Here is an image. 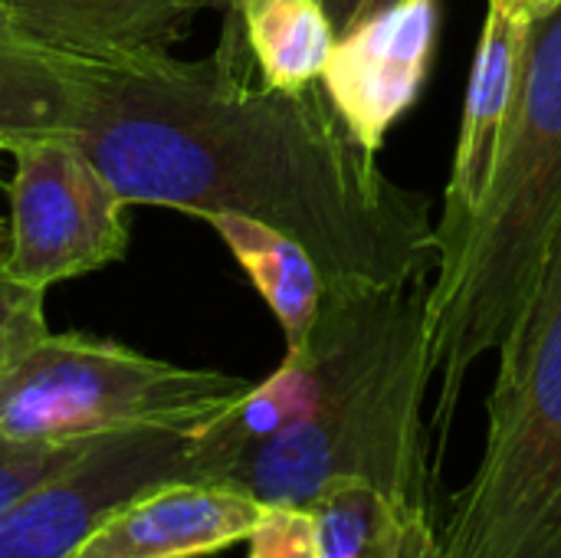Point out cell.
<instances>
[{
	"instance_id": "4fadbf2b",
	"label": "cell",
	"mask_w": 561,
	"mask_h": 558,
	"mask_svg": "<svg viewBox=\"0 0 561 558\" xmlns=\"http://www.w3.org/2000/svg\"><path fill=\"white\" fill-rule=\"evenodd\" d=\"M240 23L263 82L286 92L316 86L339 39L322 0H250Z\"/></svg>"
},
{
	"instance_id": "7c38bea8",
	"label": "cell",
	"mask_w": 561,
	"mask_h": 558,
	"mask_svg": "<svg viewBox=\"0 0 561 558\" xmlns=\"http://www.w3.org/2000/svg\"><path fill=\"white\" fill-rule=\"evenodd\" d=\"M230 253L240 260L266 306L283 326L286 352H299L319 319L325 280L312 257L286 234L243 217V214H210L204 217Z\"/></svg>"
},
{
	"instance_id": "e0dca14e",
	"label": "cell",
	"mask_w": 561,
	"mask_h": 558,
	"mask_svg": "<svg viewBox=\"0 0 561 558\" xmlns=\"http://www.w3.org/2000/svg\"><path fill=\"white\" fill-rule=\"evenodd\" d=\"M247 543V558H322L309 506H266Z\"/></svg>"
},
{
	"instance_id": "277c9868",
	"label": "cell",
	"mask_w": 561,
	"mask_h": 558,
	"mask_svg": "<svg viewBox=\"0 0 561 558\" xmlns=\"http://www.w3.org/2000/svg\"><path fill=\"white\" fill-rule=\"evenodd\" d=\"M483 460L440 558H561V224L500 342Z\"/></svg>"
},
{
	"instance_id": "2e32d148",
	"label": "cell",
	"mask_w": 561,
	"mask_h": 558,
	"mask_svg": "<svg viewBox=\"0 0 561 558\" xmlns=\"http://www.w3.org/2000/svg\"><path fill=\"white\" fill-rule=\"evenodd\" d=\"M92 441V437H89ZM89 441L72 444H46V441H16L0 434V510L43 483L46 477L69 467Z\"/></svg>"
},
{
	"instance_id": "ffe728a7",
	"label": "cell",
	"mask_w": 561,
	"mask_h": 558,
	"mask_svg": "<svg viewBox=\"0 0 561 558\" xmlns=\"http://www.w3.org/2000/svg\"><path fill=\"white\" fill-rule=\"evenodd\" d=\"M394 558H440V539L431 529V516H411Z\"/></svg>"
},
{
	"instance_id": "52a82bcc",
	"label": "cell",
	"mask_w": 561,
	"mask_h": 558,
	"mask_svg": "<svg viewBox=\"0 0 561 558\" xmlns=\"http://www.w3.org/2000/svg\"><path fill=\"white\" fill-rule=\"evenodd\" d=\"M13 155L7 276L46 293L125 257L128 204L76 138L43 135Z\"/></svg>"
},
{
	"instance_id": "603a6c76",
	"label": "cell",
	"mask_w": 561,
	"mask_h": 558,
	"mask_svg": "<svg viewBox=\"0 0 561 558\" xmlns=\"http://www.w3.org/2000/svg\"><path fill=\"white\" fill-rule=\"evenodd\" d=\"M556 0H526V7H529V13L536 16V13H542V10H549Z\"/></svg>"
},
{
	"instance_id": "5b68a950",
	"label": "cell",
	"mask_w": 561,
	"mask_h": 558,
	"mask_svg": "<svg viewBox=\"0 0 561 558\" xmlns=\"http://www.w3.org/2000/svg\"><path fill=\"white\" fill-rule=\"evenodd\" d=\"M253 385L82 332H39L0 375V434L72 444L131 428H204Z\"/></svg>"
},
{
	"instance_id": "ac0fdd59",
	"label": "cell",
	"mask_w": 561,
	"mask_h": 558,
	"mask_svg": "<svg viewBox=\"0 0 561 558\" xmlns=\"http://www.w3.org/2000/svg\"><path fill=\"white\" fill-rule=\"evenodd\" d=\"M46 332L43 322V289L16 283L0 266V375L13 362V355Z\"/></svg>"
},
{
	"instance_id": "8fae6325",
	"label": "cell",
	"mask_w": 561,
	"mask_h": 558,
	"mask_svg": "<svg viewBox=\"0 0 561 558\" xmlns=\"http://www.w3.org/2000/svg\"><path fill=\"white\" fill-rule=\"evenodd\" d=\"M263 503L224 483H164L108 513L72 558H207L247 543Z\"/></svg>"
},
{
	"instance_id": "cb8c5ba5",
	"label": "cell",
	"mask_w": 561,
	"mask_h": 558,
	"mask_svg": "<svg viewBox=\"0 0 561 558\" xmlns=\"http://www.w3.org/2000/svg\"><path fill=\"white\" fill-rule=\"evenodd\" d=\"M0 151H3V148H0Z\"/></svg>"
},
{
	"instance_id": "7402d4cb",
	"label": "cell",
	"mask_w": 561,
	"mask_h": 558,
	"mask_svg": "<svg viewBox=\"0 0 561 558\" xmlns=\"http://www.w3.org/2000/svg\"><path fill=\"white\" fill-rule=\"evenodd\" d=\"M7 253H10V224L0 220V266H3V260H7Z\"/></svg>"
},
{
	"instance_id": "3957f363",
	"label": "cell",
	"mask_w": 561,
	"mask_h": 558,
	"mask_svg": "<svg viewBox=\"0 0 561 558\" xmlns=\"http://www.w3.org/2000/svg\"><path fill=\"white\" fill-rule=\"evenodd\" d=\"M561 224V0L529 23L516 109L493 187L427 289V368L437 378V460L470 365L513 329Z\"/></svg>"
},
{
	"instance_id": "6da1fadb",
	"label": "cell",
	"mask_w": 561,
	"mask_h": 558,
	"mask_svg": "<svg viewBox=\"0 0 561 558\" xmlns=\"http://www.w3.org/2000/svg\"><path fill=\"white\" fill-rule=\"evenodd\" d=\"M247 33L230 13L201 62H72L79 115L69 138L125 204L194 217L243 214L293 237L325 289H391L427 273V201L398 187L335 115L322 82L253 86Z\"/></svg>"
},
{
	"instance_id": "9a60e30c",
	"label": "cell",
	"mask_w": 561,
	"mask_h": 558,
	"mask_svg": "<svg viewBox=\"0 0 561 558\" xmlns=\"http://www.w3.org/2000/svg\"><path fill=\"white\" fill-rule=\"evenodd\" d=\"M322 558H394L411 520L365 480H339L309 503Z\"/></svg>"
},
{
	"instance_id": "7a4b0ae2",
	"label": "cell",
	"mask_w": 561,
	"mask_h": 558,
	"mask_svg": "<svg viewBox=\"0 0 561 558\" xmlns=\"http://www.w3.org/2000/svg\"><path fill=\"white\" fill-rule=\"evenodd\" d=\"M427 286L325 289L299 352L260 385L266 434L247 441L217 483L263 506H309L339 480L378 487L427 516Z\"/></svg>"
},
{
	"instance_id": "9c48e42d",
	"label": "cell",
	"mask_w": 561,
	"mask_h": 558,
	"mask_svg": "<svg viewBox=\"0 0 561 558\" xmlns=\"http://www.w3.org/2000/svg\"><path fill=\"white\" fill-rule=\"evenodd\" d=\"M529 23L533 13L526 0H490L470 86H467L463 125L454 155V174L447 184L444 217L434 227L437 263L457 253V247L463 243L470 224L477 220L493 187L506 128L519 95Z\"/></svg>"
},
{
	"instance_id": "d6986e66",
	"label": "cell",
	"mask_w": 561,
	"mask_h": 558,
	"mask_svg": "<svg viewBox=\"0 0 561 558\" xmlns=\"http://www.w3.org/2000/svg\"><path fill=\"white\" fill-rule=\"evenodd\" d=\"M394 3H401V0H322V10L332 20L335 36H345L348 30H355L358 23L371 20L375 13H381Z\"/></svg>"
},
{
	"instance_id": "5bb4252c",
	"label": "cell",
	"mask_w": 561,
	"mask_h": 558,
	"mask_svg": "<svg viewBox=\"0 0 561 558\" xmlns=\"http://www.w3.org/2000/svg\"><path fill=\"white\" fill-rule=\"evenodd\" d=\"M79 115V82L72 62L49 59L0 33V148L43 135H69Z\"/></svg>"
},
{
	"instance_id": "8992f818",
	"label": "cell",
	"mask_w": 561,
	"mask_h": 558,
	"mask_svg": "<svg viewBox=\"0 0 561 558\" xmlns=\"http://www.w3.org/2000/svg\"><path fill=\"white\" fill-rule=\"evenodd\" d=\"M204 428H131L92 437L69 467L0 510V558H72L122 503L164 483H201Z\"/></svg>"
},
{
	"instance_id": "ba28073f",
	"label": "cell",
	"mask_w": 561,
	"mask_h": 558,
	"mask_svg": "<svg viewBox=\"0 0 561 558\" xmlns=\"http://www.w3.org/2000/svg\"><path fill=\"white\" fill-rule=\"evenodd\" d=\"M440 0H401L335 39L322 89L352 138L375 151L424 89Z\"/></svg>"
},
{
	"instance_id": "44dd1931",
	"label": "cell",
	"mask_w": 561,
	"mask_h": 558,
	"mask_svg": "<svg viewBox=\"0 0 561 558\" xmlns=\"http://www.w3.org/2000/svg\"><path fill=\"white\" fill-rule=\"evenodd\" d=\"M250 0H207V7H224L227 13H240Z\"/></svg>"
},
{
	"instance_id": "30bf717a",
	"label": "cell",
	"mask_w": 561,
	"mask_h": 558,
	"mask_svg": "<svg viewBox=\"0 0 561 558\" xmlns=\"http://www.w3.org/2000/svg\"><path fill=\"white\" fill-rule=\"evenodd\" d=\"M207 0H0V33L62 62L131 66L168 56Z\"/></svg>"
}]
</instances>
